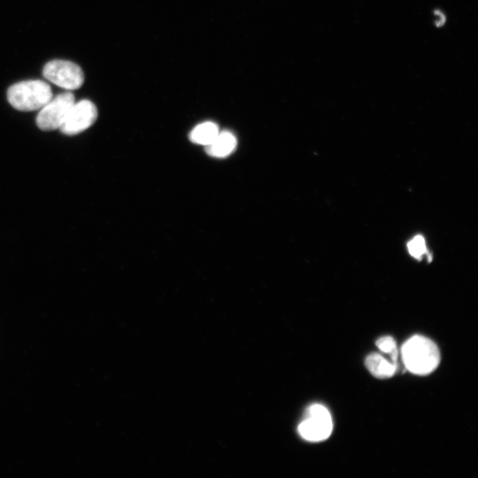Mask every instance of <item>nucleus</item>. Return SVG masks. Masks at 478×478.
<instances>
[{"instance_id":"nucleus-1","label":"nucleus","mask_w":478,"mask_h":478,"mask_svg":"<svg viewBox=\"0 0 478 478\" xmlns=\"http://www.w3.org/2000/svg\"><path fill=\"white\" fill-rule=\"evenodd\" d=\"M406 369L417 375L432 373L439 365L440 351L437 345L423 335H413L401 348Z\"/></svg>"},{"instance_id":"nucleus-2","label":"nucleus","mask_w":478,"mask_h":478,"mask_svg":"<svg viewBox=\"0 0 478 478\" xmlns=\"http://www.w3.org/2000/svg\"><path fill=\"white\" fill-rule=\"evenodd\" d=\"M7 100L16 110H40L52 97L50 86L41 80H28L12 85L7 90Z\"/></svg>"},{"instance_id":"nucleus-3","label":"nucleus","mask_w":478,"mask_h":478,"mask_svg":"<svg viewBox=\"0 0 478 478\" xmlns=\"http://www.w3.org/2000/svg\"><path fill=\"white\" fill-rule=\"evenodd\" d=\"M333 422L330 412L322 405H310L297 430L302 438L309 442H320L328 438L332 433Z\"/></svg>"},{"instance_id":"nucleus-4","label":"nucleus","mask_w":478,"mask_h":478,"mask_svg":"<svg viewBox=\"0 0 478 478\" xmlns=\"http://www.w3.org/2000/svg\"><path fill=\"white\" fill-rule=\"evenodd\" d=\"M43 77L55 85L73 90L80 89L84 82V73L77 64L55 59L48 62L42 69Z\"/></svg>"},{"instance_id":"nucleus-5","label":"nucleus","mask_w":478,"mask_h":478,"mask_svg":"<svg viewBox=\"0 0 478 478\" xmlns=\"http://www.w3.org/2000/svg\"><path fill=\"white\" fill-rule=\"evenodd\" d=\"M74 102L75 97L72 92H64L52 97L39 110L37 127L43 131L59 129Z\"/></svg>"},{"instance_id":"nucleus-6","label":"nucleus","mask_w":478,"mask_h":478,"mask_svg":"<svg viewBox=\"0 0 478 478\" xmlns=\"http://www.w3.org/2000/svg\"><path fill=\"white\" fill-rule=\"evenodd\" d=\"M96 119V106L91 101L83 99L74 102L59 129L66 135H75L91 127Z\"/></svg>"},{"instance_id":"nucleus-7","label":"nucleus","mask_w":478,"mask_h":478,"mask_svg":"<svg viewBox=\"0 0 478 478\" xmlns=\"http://www.w3.org/2000/svg\"><path fill=\"white\" fill-rule=\"evenodd\" d=\"M367 370L376 378L392 377L397 369V364L387 359L379 353L369 354L365 360Z\"/></svg>"},{"instance_id":"nucleus-8","label":"nucleus","mask_w":478,"mask_h":478,"mask_svg":"<svg viewBox=\"0 0 478 478\" xmlns=\"http://www.w3.org/2000/svg\"><path fill=\"white\" fill-rule=\"evenodd\" d=\"M236 143V138L233 133L220 131L216 138L205 146V150L212 157L225 158L235 150Z\"/></svg>"},{"instance_id":"nucleus-9","label":"nucleus","mask_w":478,"mask_h":478,"mask_svg":"<svg viewBox=\"0 0 478 478\" xmlns=\"http://www.w3.org/2000/svg\"><path fill=\"white\" fill-rule=\"evenodd\" d=\"M219 132L220 129L216 123L205 121L191 130L189 139L194 143L207 146L216 138Z\"/></svg>"},{"instance_id":"nucleus-10","label":"nucleus","mask_w":478,"mask_h":478,"mask_svg":"<svg viewBox=\"0 0 478 478\" xmlns=\"http://www.w3.org/2000/svg\"><path fill=\"white\" fill-rule=\"evenodd\" d=\"M378 349L389 356V360L397 364L398 350L396 341L393 337L387 335L382 336L376 341Z\"/></svg>"},{"instance_id":"nucleus-11","label":"nucleus","mask_w":478,"mask_h":478,"mask_svg":"<svg viewBox=\"0 0 478 478\" xmlns=\"http://www.w3.org/2000/svg\"><path fill=\"white\" fill-rule=\"evenodd\" d=\"M409 253L415 258H421L427 253V246L425 239L421 235L413 237L407 243Z\"/></svg>"}]
</instances>
